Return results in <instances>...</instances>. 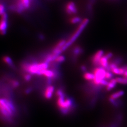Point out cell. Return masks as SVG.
<instances>
[{
  "label": "cell",
  "instance_id": "cell-14",
  "mask_svg": "<svg viewBox=\"0 0 127 127\" xmlns=\"http://www.w3.org/2000/svg\"><path fill=\"white\" fill-rule=\"evenodd\" d=\"M115 79L117 83L123 85H127V78L123 76V77H117Z\"/></svg>",
  "mask_w": 127,
  "mask_h": 127
},
{
  "label": "cell",
  "instance_id": "cell-27",
  "mask_svg": "<svg viewBox=\"0 0 127 127\" xmlns=\"http://www.w3.org/2000/svg\"><path fill=\"white\" fill-rule=\"evenodd\" d=\"M123 76H124L125 77L127 78V71L123 75Z\"/></svg>",
  "mask_w": 127,
  "mask_h": 127
},
{
  "label": "cell",
  "instance_id": "cell-9",
  "mask_svg": "<svg viewBox=\"0 0 127 127\" xmlns=\"http://www.w3.org/2000/svg\"><path fill=\"white\" fill-rule=\"evenodd\" d=\"M7 28H8L7 19L2 18L0 25V30L2 34L4 35L6 34Z\"/></svg>",
  "mask_w": 127,
  "mask_h": 127
},
{
  "label": "cell",
  "instance_id": "cell-25",
  "mask_svg": "<svg viewBox=\"0 0 127 127\" xmlns=\"http://www.w3.org/2000/svg\"><path fill=\"white\" fill-rule=\"evenodd\" d=\"M81 70H82V71L84 72H86V70H87V68L85 65H82L81 67Z\"/></svg>",
  "mask_w": 127,
  "mask_h": 127
},
{
  "label": "cell",
  "instance_id": "cell-26",
  "mask_svg": "<svg viewBox=\"0 0 127 127\" xmlns=\"http://www.w3.org/2000/svg\"><path fill=\"white\" fill-rule=\"evenodd\" d=\"M31 90H32V89H31V88H29V89H27L26 90H25V93H27V94H28V93H30V92L31 91Z\"/></svg>",
  "mask_w": 127,
  "mask_h": 127
},
{
  "label": "cell",
  "instance_id": "cell-3",
  "mask_svg": "<svg viewBox=\"0 0 127 127\" xmlns=\"http://www.w3.org/2000/svg\"><path fill=\"white\" fill-rule=\"evenodd\" d=\"M89 23V20L87 19H84V20L82 21L76 31L70 38V39L67 41L65 46L63 47V52L66 50L69 47H70L74 43V42L78 38L82 33V32L83 31L84 28H86V27L87 26Z\"/></svg>",
  "mask_w": 127,
  "mask_h": 127
},
{
  "label": "cell",
  "instance_id": "cell-11",
  "mask_svg": "<svg viewBox=\"0 0 127 127\" xmlns=\"http://www.w3.org/2000/svg\"><path fill=\"white\" fill-rule=\"evenodd\" d=\"M125 94V92L123 90H118V91L114 93H113L111 94L109 98L112 99L116 100L122 97Z\"/></svg>",
  "mask_w": 127,
  "mask_h": 127
},
{
  "label": "cell",
  "instance_id": "cell-10",
  "mask_svg": "<svg viewBox=\"0 0 127 127\" xmlns=\"http://www.w3.org/2000/svg\"><path fill=\"white\" fill-rule=\"evenodd\" d=\"M117 83L115 78H112L109 80L108 85L106 87V90L107 91H109L113 89L116 86Z\"/></svg>",
  "mask_w": 127,
  "mask_h": 127
},
{
  "label": "cell",
  "instance_id": "cell-15",
  "mask_svg": "<svg viewBox=\"0 0 127 127\" xmlns=\"http://www.w3.org/2000/svg\"><path fill=\"white\" fill-rule=\"evenodd\" d=\"M3 61L4 62L10 66L12 68H14V64L13 63V61L12 59L8 56H5L3 58Z\"/></svg>",
  "mask_w": 127,
  "mask_h": 127
},
{
  "label": "cell",
  "instance_id": "cell-13",
  "mask_svg": "<svg viewBox=\"0 0 127 127\" xmlns=\"http://www.w3.org/2000/svg\"><path fill=\"white\" fill-rule=\"evenodd\" d=\"M84 79L88 81H92L95 79V75L93 73H88L85 72L83 75Z\"/></svg>",
  "mask_w": 127,
  "mask_h": 127
},
{
  "label": "cell",
  "instance_id": "cell-17",
  "mask_svg": "<svg viewBox=\"0 0 127 127\" xmlns=\"http://www.w3.org/2000/svg\"><path fill=\"white\" fill-rule=\"evenodd\" d=\"M25 10L24 6L23 5V3H22V1L19 2L17 3V12L19 13H21Z\"/></svg>",
  "mask_w": 127,
  "mask_h": 127
},
{
  "label": "cell",
  "instance_id": "cell-20",
  "mask_svg": "<svg viewBox=\"0 0 127 127\" xmlns=\"http://www.w3.org/2000/svg\"><path fill=\"white\" fill-rule=\"evenodd\" d=\"M114 75V74L112 73V72L106 71L105 79H106V80L109 81L111 79L113 78Z\"/></svg>",
  "mask_w": 127,
  "mask_h": 127
},
{
  "label": "cell",
  "instance_id": "cell-22",
  "mask_svg": "<svg viewBox=\"0 0 127 127\" xmlns=\"http://www.w3.org/2000/svg\"><path fill=\"white\" fill-rule=\"evenodd\" d=\"M25 9H28L30 6V0H21Z\"/></svg>",
  "mask_w": 127,
  "mask_h": 127
},
{
  "label": "cell",
  "instance_id": "cell-8",
  "mask_svg": "<svg viewBox=\"0 0 127 127\" xmlns=\"http://www.w3.org/2000/svg\"><path fill=\"white\" fill-rule=\"evenodd\" d=\"M109 59L105 55L102 57L99 63V66L105 69L106 70L109 65Z\"/></svg>",
  "mask_w": 127,
  "mask_h": 127
},
{
  "label": "cell",
  "instance_id": "cell-12",
  "mask_svg": "<svg viewBox=\"0 0 127 127\" xmlns=\"http://www.w3.org/2000/svg\"><path fill=\"white\" fill-rule=\"evenodd\" d=\"M111 72H112V73L115 75H123V76L126 72L121 67H115L113 69Z\"/></svg>",
  "mask_w": 127,
  "mask_h": 127
},
{
  "label": "cell",
  "instance_id": "cell-1",
  "mask_svg": "<svg viewBox=\"0 0 127 127\" xmlns=\"http://www.w3.org/2000/svg\"><path fill=\"white\" fill-rule=\"evenodd\" d=\"M57 104L63 114H67L69 113L75 107L73 98L66 97L65 94L58 97Z\"/></svg>",
  "mask_w": 127,
  "mask_h": 127
},
{
  "label": "cell",
  "instance_id": "cell-4",
  "mask_svg": "<svg viewBox=\"0 0 127 127\" xmlns=\"http://www.w3.org/2000/svg\"><path fill=\"white\" fill-rule=\"evenodd\" d=\"M106 71H107L105 69L100 66L94 69L93 73L95 77L92 81V83L94 85L100 86V84L101 81L103 79H105Z\"/></svg>",
  "mask_w": 127,
  "mask_h": 127
},
{
  "label": "cell",
  "instance_id": "cell-5",
  "mask_svg": "<svg viewBox=\"0 0 127 127\" xmlns=\"http://www.w3.org/2000/svg\"><path fill=\"white\" fill-rule=\"evenodd\" d=\"M104 55V52L102 50L98 51L93 56L92 59V62L95 66H99V63L101 59Z\"/></svg>",
  "mask_w": 127,
  "mask_h": 127
},
{
  "label": "cell",
  "instance_id": "cell-23",
  "mask_svg": "<svg viewBox=\"0 0 127 127\" xmlns=\"http://www.w3.org/2000/svg\"><path fill=\"white\" fill-rule=\"evenodd\" d=\"M24 78L25 80V81H29L31 80V74H25L24 76Z\"/></svg>",
  "mask_w": 127,
  "mask_h": 127
},
{
  "label": "cell",
  "instance_id": "cell-7",
  "mask_svg": "<svg viewBox=\"0 0 127 127\" xmlns=\"http://www.w3.org/2000/svg\"><path fill=\"white\" fill-rule=\"evenodd\" d=\"M66 12L68 14H75L77 12V8L75 3L73 2L69 3L66 6Z\"/></svg>",
  "mask_w": 127,
  "mask_h": 127
},
{
  "label": "cell",
  "instance_id": "cell-24",
  "mask_svg": "<svg viewBox=\"0 0 127 127\" xmlns=\"http://www.w3.org/2000/svg\"><path fill=\"white\" fill-rule=\"evenodd\" d=\"M5 7L4 5L3 4H0V14L2 15L3 14L5 13Z\"/></svg>",
  "mask_w": 127,
  "mask_h": 127
},
{
  "label": "cell",
  "instance_id": "cell-18",
  "mask_svg": "<svg viewBox=\"0 0 127 127\" xmlns=\"http://www.w3.org/2000/svg\"><path fill=\"white\" fill-rule=\"evenodd\" d=\"M10 85L13 88H17L19 85V83L15 79H11L10 81Z\"/></svg>",
  "mask_w": 127,
  "mask_h": 127
},
{
  "label": "cell",
  "instance_id": "cell-2",
  "mask_svg": "<svg viewBox=\"0 0 127 127\" xmlns=\"http://www.w3.org/2000/svg\"><path fill=\"white\" fill-rule=\"evenodd\" d=\"M48 66L49 64L45 62L40 63H25L22 65L24 71L31 75H38L42 70H47Z\"/></svg>",
  "mask_w": 127,
  "mask_h": 127
},
{
  "label": "cell",
  "instance_id": "cell-16",
  "mask_svg": "<svg viewBox=\"0 0 127 127\" xmlns=\"http://www.w3.org/2000/svg\"><path fill=\"white\" fill-rule=\"evenodd\" d=\"M82 53V49L79 47H76L73 50V53L75 56H79Z\"/></svg>",
  "mask_w": 127,
  "mask_h": 127
},
{
  "label": "cell",
  "instance_id": "cell-21",
  "mask_svg": "<svg viewBox=\"0 0 127 127\" xmlns=\"http://www.w3.org/2000/svg\"><path fill=\"white\" fill-rule=\"evenodd\" d=\"M82 22L81 18L79 17H75L71 19V22L73 24H76L79 23H81Z\"/></svg>",
  "mask_w": 127,
  "mask_h": 127
},
{
  "label": "cell",
  "instance_id": "cell-19",
  "mask_svg": "<svg viewBox=\"0 0 127 127\" xmlns=\"http://www.w3.org/2000/svg\"><path fill=\"white\" fill-rule=\"evenodd\" d=\"M65 56L63 55H59L56 57L55 61L57 63H61L65 61Z\"/></svg>",
  "mask_w": 127,
  "mask_h": 127
},
{
  "label": "cell",
  "instance_id": "cell-6",
  "mask_svg": "<svg viewBox=\"0 0 127 127\" xmlns=\"http://www.w3.org/2000/svg\"><path fill=\"white\" fill-rule=\"evenodd\" d=\"M54 88L53 86L51 85H49L46 87L44 93V95L46 99L49 100L51 98L54 91Z\"/></svg>",
  "mask_w": 127,
  "mask_h": 127
}]
</instances>
